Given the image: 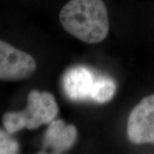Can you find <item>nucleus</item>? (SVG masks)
Listing matches in <instances>:
<instances>
[{
    "label": "nucleus",
    "instance_id": "3",
    "mask_svg": "<svg viewBox=\"0 0 154 154\" xmlns=\"http://www.w3.org/2000/svg\"><path fill=\"white\" fill-rule=\"evenodd\" d=\"M36 61L30 54L0 40V80L22 81L33 75Z\"/></svg>",
    "mask_w": 154,
    "mask_h": 154
},
{
    "label": "nucleus",
    "instance_id": "7",
    "mask_svg": "<svg viewBox=\"0 0 154 154\" xmlns=\"http://www.w3.org/2000/svg\"><path fill=\"white\" fill-rule=\"evenodd\" d=\"M116 89V83L112 79L99 75L93 92L92 100L99 104L106 103L114 97Z\"/></svg>",
    "mask_w": 154,
    "mask_h": 154
},
{
    "label": "nucleus",
    "instance_id": "5",
    "mask_svg": "<svg viewBox=\"0 0 154 154\" xmlns=\"http://www.w3.org/2000/svg\"><path fill=\"white\" fill-rule=\"evenodd\" d=\"M99 75L85 66L71 68L65 73L63 86L69 99L74 101L92 100V95Z\"/></svg>",
    "mask_w": 154,
    "mask_h": 154
},
{
    "label": "nucleus",
    "instance_id": "8",
    "mask_svg": "<svg viewBox=\"0 0 154 154\" xmlns=\"http://www.w3.org/2000/svg\"><path fill=\"white\" fill-rule=\"evenodd\" d=\"M10 134L0 129V154H14L19 152V144Z\"/></svg>",
    "mask_w": 154,
    "mask_h": 154
},
{
    "label": "nucleus",
    "instance_id": "4",
    "mask_svg": "<svg viewBox=\"0 0 154 154\" xmlns=\"http://www.w3.org/2000/svg\"><path fill=\"white\" fill-rule=\"evenodd\" d=\"M127 133L134 144H154V94L146 96L130 112Z\"/></svg>",
    "mask_w": 154,
    "mask_h": 154
},
{
    "label": "nucleus",
    "instance_id": "1",
    "mask_svg": "<svg viewBox=\"0 0 154 154\" xmlns=\"http://www.w3.org/2000/svg\"><path fill=\"white\" fill-rule=\"evenodd\" d=\"M59 19L68 33L88 44L102 42L110 30L108 11L103 0H69L62 8Z\"/></svg>",
    "mask_w": 154,
    "mask_h": 154
},
{
    "label": "nucleus",
    "instance_id": "6",
    "mask_svg": "<svg viewBox=\"0 0 154 154\" xmlns=\"http://www.w3.org/2000/svg\"><path fill=\"white\" fill-rule=\"evenodd\" d=\"M77 134L75 125H67L62 119H54L48 124L45 134L44 147L51 149L54 153H61L71 148L76 141Z\"/></svg>",
    "mask_w": 154,
    "mask_h": 154
},
{
    "label": "nucleus",
    "instance_id": "2",
    "mask_svg": "<svg viewBox=\"0 0 154 154\" xmlns=\"http://www.w3.org/2000/svg\"><path fill=\"white\" fill-rule=\"evenodd\" d=\"M58 111V105L52 94L34 89L28 94L26 109L5 113L3 123L6 131L12 134L25 128L35 129L49 124L55 119Z\"/></svg>",
    "mask_w": 154,
    "mask_h": 154
}]
</instances>
